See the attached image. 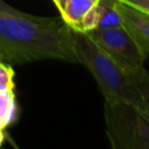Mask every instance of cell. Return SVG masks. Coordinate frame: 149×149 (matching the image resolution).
Wrapping results in <instances>:
<instances>
[{
    "mask_svg": "<svg viewBox=\"0 0 149 149\" xmlns=\"http://www.w3.org/2000/svg\"><path fill=\"white\" fill-rule=\"evenodd\" d=\"M72 36L77 63L83 64L92 73L105 101L132 104L147 113L130 72L101 49L86 31L72 29Z\"/></svg>",
    "mask_w": 149,
    "mask_h": 149,
    "instance_id": "7a4b0ae2",
    "label": "cell"
},
{
    "mask_svg": "<svg viewBox=\"0 0 149 149\" xmlns=\"http://www.w3.org/2000/svg\"><path fill=\"white\" fill-rule=\"evenodd\" d=\"M132 7H135L147 14H149V0H119Z\"/></svg>",
    "mask_w": 149,
    "mask_h": 149,
    "instance_id": "8fae6325",
    "label": "cell"
},
{
    "mask_svg": "<svg viewBox=\"0 0 149 149\" xmlns=\"http://www.w3.org/2000/svg\"><path fill=\"white\" fill-rule=\"evenodd\" d=\"M106 135L114 149H149V115L136 106L105 101Z\"/></svg>",
    "mask_w": 149,
    "mask_h": 149,
    "instance_id": "3957f363",
    "label": "cell"
},
{
    "mask_svg": "<svg viewBox=\"0 0 149 149\" xmlns=\"http://www.w3.org/2000/svg\"><path fill=\"white\" fill-rule=\"evenodd\" d=\"M98 1L99 0H65L61 17L72 29L80 30L83 17Z\"/></svg>",
    "mask_w": 149,
    "mask_h": 149,
    "instance_id": "8992f818",
    "label": "cell"
},
{
    "mask_svg": "<svg viewBox=\"0 0 149 149\" xmlns=\"http://www.w3.org/2000/svg\"><path fill=\"white\" fill-rule=\"evenodd\" d=\"M86 33L128 72L143 68L146 54L123 26L107 29H92Z\"/></svg>",
    "mask_w": 149,
    "mask_h": 149,
    "instance_id": "277c9868",
    "label": "cell"
},
{
    "mask_svg": "<svg viewBox=\"0 0 149 149\" xmlns=\"http://www.w3.org/2000/svg\"><path fill=\"white\" fill-rule=\"evenodd\" d=\"M0 61H1V59H0Z\"/></svg>",
    "mask_w": 149,
    "mask_h": 149,
    "instance_id": "2e32d148",
    "label": "cell"
},
{
    "mask_svg": "<svg viewBox=\"0 0 149 149\" xmlns=\"http://www.w3.org/2000/svg\"><path fill=\"white\" fill-rule=\"evenodd\" d=\"M0 10L1 12H6V13H12V14H22L23 12H21V10H19V9H16V8H14V7H12V6H9V5H7L5 1H2V0H0Z\"/></svg>",
    "mask_w": 149,
    "mask_h": 149,
    "instance_id": "7c38bea8",
    "label": "cell"
},
{
    "mask_svg": "<svg viewBox=\"0 0 149 149\" xmlns=\"http://www.w3.org/2000/svg\"><path fill=\"white\" fill-rule=\"evenodd\" d=\"M52 1H54V3L56 5V7H57L58 12H59V13H62L63 7H64V2H65V0H52Z\"/></svg>",
    "mask_w": 149,
    "mask_h": 149,
    "instance_id": "4fadbf2b",
    "label": "cell"
},
{
    "mask_svg": "<svg viewBox=\"0 0 149 149\" xmlns=\"http://www.w3.org/2000/svg\"><path fill=\"white\" fill-rule=\"evenodd\" d=\"M97 8L99 12V21L95 29H107L123 26L122 17L116 9V0H99Z\"/></svg>",
    "mask_w": 149,
    "mask_h": 149,
    "instance_id": "52a82bcc",
    "label": "cell"
},
{
    "mask_svg": "<svg viewBox=\"0 0 149 149\" xmlns=\"http://www.w3.org/2000/svg\"><path fill=\"white\" fill-rule=\"evenodd\" d=\"M14 70L12 64L0 61V90L1 91H14Z\"/></svg>",
    "mask_w": 149,
    "mask_h": 149,
    "instance_id": "30bf717a",
    "label": "cell"
},
{
    "mask_svg": "<svg viewBox=\"0 0 149 149\" xmlns=\"http://www.w3.org/2000/svg\"><path fill=\"white\" fill-rule=\"evenodd\" d=\"M116 9L123 27L129 31L146 56H149V14L116 0Z\"/></svg>",
    "mask_w": 149,
    "mask_h": 149,
    "instance_id": "5b68a950",
    "label": "cell"
},
{
    "mask_svg": "<svg viewBox=\"0 0 149 149\" xmlns=\"http://www.w3.org/2000/svg\"><path fill=\"white\" fill-rule=\"evenodd\" d=\"M17 113L19 111L14 91L0 90V119H2L8 126L16 121Z\"/></svg>",
    "mask_w": 149,
    "mask_h": 149,
    "instance_id": "ba28073f",
    "label": "cell"
},
{
    "mask_svg": "<svg viewBox=\"0 0 149 149\" xmlns=\"http://www.w3.org/2000/svg\"><path fill=\"white\" fill-rule=\"evenodd\" d=\"M3 140H5V134H3V130H0V146L3 143Z\"/></svg>",
    "mask_w": 149,
    "mask_h": 149,
    "instance_id": "9a60e30c",
    "label": "cell"
},
{
    "mask_svg": "<svg viewBox=\"0 0 149 149\" xmlns=\"http://www.w3.org/2000/svg\"><path fill=\"white\" fill-rule=\"evenodd\" d=\"M130 76L135 83V85L139 88V92L141 94V98L144 102L146 112L149 115V71L143 68L130 72Z\"/></svg>",
    "mask_w": 149,
    "mask_h": 149,
    "instance_id": "9c48e42d",
    "label": "cell"
},
{
    "mask_svg": "<svg viewBox=\"0 0 149 149\" xmlns=\"http://www.w3.org/2000/svg\"><path fill=\"white\" fill-rule=\"evenodd\" d=\"M6 127H7V123L2 119H0V130H5Z\"/></svg>",
    "mask_w": 149,
    "mask_h": 149,
    "instance_id": "5bb4252c",
    "label": "cell"
},
{
    "mask_svg": "<svg viewBox=\"0 0 149 149\" xmlns=\"http://www.w3.org/2000/svg\"><path fill=\"white\" fill-rule=\"evenodd\" d=\"M0 59L9 64L41 59L77 63L72 28L62 17H38L0 10Z\"/></svg>",
    "mask_w": 149,
    "mask_h": 149,
    "instance_id": "6da1fadb",
    "label": "cell"
}]
</instances>
